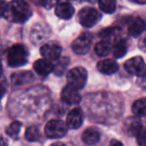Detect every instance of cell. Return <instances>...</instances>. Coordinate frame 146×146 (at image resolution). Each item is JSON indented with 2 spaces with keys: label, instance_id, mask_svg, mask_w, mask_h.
I'll return each instance as SVG.
<instances>
[{
  "label": "cell",
  "instance_id": "19",
  "mask_svg": "<svg viewBox=\"0 0 146 146\" xmlns=\"http://www.w3.org/2000/svg\"><path fill=\"white\" fill-rule=\"evenodd\" d=\"M31 79H33V75L28 71H25V72H17L14 73L12 76H11V80H12V83L15 85H20V84L26 83L29 82Z\"/></svg>",
  "mask_w": 146,
  "mask_h": 146
},
{
  "label": "cell",
  "instance_id": "13",
  "mask_svg": "<svg viewBox=\"0 0 146 146\" xmlns=\"http://www.w3.org/2000/svg\"><path fill=\"white\" fill-rule=\"evenodd\" d=\"M120 33H121V30L118 27H108L100 32L99 36L102 38V40L109 41L110 43L114 45L117 41L121 40Z\"/></svg>",
  "mask_w": 146,
  "mask_h": 146
},
{
  "label": "cell",
  "instance_id": "7",
  "mask_svg": "<svg viewBox=\"0 0 146 146\" xmlns=\"http://www.w3.org/2000/svg\"><path fill=\"white\" fill-rule=\"evenodd\" d=\"M92 43V35L90 33L84 32L79 37L73 41L71 44V48L76 54L84 55L89 51Z\"/></svg>",
  "mask_w": 146,
  "mask_h": 146
},
{
  "label": "cell",
  "instance_id": "28",
  "mask_svg": "<svg viewBox=\"0 0 146 146\" xmlns=\"http://www.w3.org/2000/svg\"><path fill=\"white\" fill-rule=\"evenodd\" d=\"M136 137H137V142L139 146H146V129L143 128Z\"/></svg>",
  "mask_w": 146,
  "mask_h": 146
},
{
  "label": "cell",
  "instance_id": "26",
  "mask_svg": "<svg viewBox=\"0 0 146 146\" xmlns=\"http://www.w3.org/2000/svg\"><path fill=\"white\" fill-rule=\"evenodd\" d=\"M21 126H22V124L19 121H13L12 123L7 127V129H6L7 135H9L12 138H15L19 134V132H20Z\"/></svg>",
  "mask_w": 146,
  "mask_h": 146
},
{
  "label": "cell",
  "instance_id": "37",
  "mask_svg": "<svg viewBox=\"0 0 146 146\" xmlns=\"http://www.w3.org/2000/svg\"><path fill=\"white\" fill-rule=\"evenodd\" d=\"M88 1L91 3H94V2H96V1H98V0H88Z\"/></svg>",
  "mask_w": 146,
  "mask_h": 146
},
{
  "label": "cell",
  "instance_id": "8",
  "mask_svg": "<svg viewBox=\"0 0 146 146\" xmlns=\"http://www.w3.org/2000/svg\"><path fill=\"white\" fill-rule=\"evenodd\" d=\"M62 48L56 42H46L40 48V53L45 59L49 61H54L60 58Z\"/></svg>",
  "mask_w": 146,
  "mask_h": 146
},
{
  "label": "cell",
  "instance_id": "25",
  "mask_svg": "<svg viewBox=\"0 0 146 146\" xmlns=\"http://www.w3.org/2000/svg\"><path fill=\"white\" fill-rule=\"evenodd\" d=\"M25 137L28 141L35 142L40 139V132L36 126H29L25 131Z\"/></svg>",
  "mask_w": 146,
  "mask_h": 146
},
{
  "label": "cell",
  "instance_id": "18",
  "mask_svg": "<svg viewBox=\"0 0 146 146\" xmlns=\"http://www.w3.org/2000/svg\"><path fill=\"white\" fill-rule=\"evenodd\" d=\"M132 112L137 117H146V98L136 100L132 105Z\"/></svg>",
  "mask_w": 146,
  "mask_h": 146
},
{
  "label": "cell",
  "instance_id": "2",
  "mask_svg": "<svg viewBox=\"0 0 146 146\" xmlns=\"http://www.w3.org/2000/svg\"><path fill=\"white\" fill-rule=\"evenodd\" d=\"M28 51L22 44H15L7 52V62L11 67H19L26 64Z\"/></svg>",
  "mask_w": 146,
  "mask_h": 146
},
{
  "label": "cell",
  "instance_id": "4",
  "mask_svg": "<svg viewBox=\"0 0 146 146\" xmlns=\"http://www.w3.org/2000/svg\"><path fill=\"white\" fill-rule=\"evenodd\" d=\"M67 81L69 85L76 89H82L87 81V71L83 67L72 68L67 73Z\"/></svg>",
  "mask_w": 146,
  "mask_h": 146
},
{
  "label": "cell",
  "instance_id": "3",
  "mask_svg": "<svg viewBox=\"0 0 146 146\" xmlns=\"http://www.w3.org/2000/svg\"><path fill=\"white\" fill-rule=\"evenodd\" d=\"M68 126L59 119H52L45 125V134L51 139H59L66 135Z\"/></svg>",
  "mask_w": 146,
  "mask_h": 146
},
{
  "label": "cell",
  "instance_id": "32",
  "mask_svg": "<svg viewBox=\"0 0 146 146\" xmlns=\"http://www.w3.org/2000/svg\"><path fill=\"white\" fill-rule=\"evenodd\" d=\"M5 92H6V89H5V87L2 85V84L0 83V99L3 97V96L5 95Z\"/></svg>",
  "mask_w": 146,
  "mask_h": 146
},
{
  "label": "cell",
  "instance_id": "15",
  "mask_svg": "<svg viewBox=\"0 0 146 146\" xmlns=\"http://www.w3.org/2000/svg\"><path fill=\"white\" fill-rule=\"evenodd\" d=\"M97 69L103 74L111 75L118 70V64L113 59H103L97 63Z\"/></svg>",
  "mask_w": 146,
  "mask_h": 146
},
{
  "label": "cell",
  "instance_id": "12",
  "mask_svg": "<svg viewBox=\"0 0 146 146\" xmlns=\"http://www.w3.org/2000/svg\"><path fill=\"white\" fill-rule=\"evenodd\" d=\"M33 68H34L35 72L37 74H39L41 76H46L53 71L54 65L51 63V61L43 58V59H38V60L35 61L34 65H33Z\"/></svg>",
  "mask_w": 146,
  "mask_h": 146
},
{
  "label": "cell",
  "instance_id": "6",
  "mask_svg": "<svg viewBox=\"0 0 146 146\" xmlns=\"http://www.w3.org/2000/svg\"><path fill=\"white\" fill-rule=\"evenodd\" d=\"M124 68L128 73L135 76H146V63L140 56H135L128 59L124 63Z\"/></svg>",
  "mask_w": 146,
  "mask_h": 146
},
{
  "label": "cell",
  "instance_id": "22",
  "mask_svg": "<svg viewBox=\"0 0 146 146\" xmlns=\"http://www.w3.org/2000/svg\"><path fill=\"white\" fill-rule=\"evenodd\" d=\"M45 37H46V30H45L41 25L37 24L36 26L32 29V31H31L30 38L32 39L34 43H37L38 41L40 42Z\"/></svg>",
  "mask_w": 146,
  "mask_h": 146
},
{
  "label": "cell",
  "instance_id": "31",
  "mask_svg": "<svg viewBox=\"0 0 146 146\" xmlns=\"http://www.w3.org/2000/svg\"><path fill=\"white\" fill-rule=\"evenodd\" d=\"M109 146H123V144H122L120 141H118V140L113 139L111 142H110V145Z\"/></svg>",
  "mask_w": 146,
  "mask_h": 146
},
{
  "label": "cell",
  "instance_id": "21",
  "mask_svg": "<svg viewBox=\"0 0 146 146\" xmlns=\"http://www.w3.org/2000/svg\"><path fill=\"white\" fill-rule=\"evenodd\" d=\"M126 52H127V44L123 39L117 41L113 45V55L115 58H121L126 54Z\"/></svg>",
  "mask_w": 146,
  "mask_h": 146
},
{
  "label": "cell",
  "instance_id": "1",
  "mask_svg": "<svg viewBox=\"0 0 146 146\" xmlns=\"http://www.w3.org/2000/svg\"><path fill=\"white\" fill-rule=\"evenodd\" d=\"M32 15V11L28 3L24 0H13L7 5L5 10V18L11 22L23 23Z\"/></svg>",
  "mask_w": 146,
  "mask_h": 146
},
{
  "label": "cell",
  "instance_id": "36",
  "mask_svg": "<svg viewBox=\"0 0 146 146\" xmlns=\"http://www.w3.org/2000/svg\"><path fill=\"white\" fill-rule=\"evenodd\" d=\"M2 72V63H1V60H0V74Z\"/></svg>",
  "mask_w": 146,
  "mask_h": 146
},
{
  "label": "cell",
  "instance_id": "33",
  "mask_svg": "<svg viewBox=\"0 0 146 146\" xmlns=\"http://www.w3.org/2000/svg\"><path fill=\"white\" fill-rule=\"evenodd\" d=\"M0 146H7V141L3 136H0Z\"/></svg>",
  "mask_w": 146,
  "mask_h": 146
},
{
  "label": "cell",
  "instance_id": "35",
  "mask_svg": "<svg viewBox=\"0 0 146 146\" xmlns=\"http://www.w3.org/2000/svg\"><path fill=\"white\" fill-rule=\"evenodd\" d=\"M51 146H65V144L60 143V142H56V143H53Z\"/></svg>",
  "mask_w": 146,
  "mask_h": 146
},
{
  "label": "cell",
  "instance_id": "34",
  "mask_svg": "<svg viewBox=\"0 0 146 146\" xmlns=\"http://www.w3.org/2000/svg\"><path fill=\"white\" fill-rule=\"evenodd\" d=\"M132 1L138 4H146V0H132Z\"/></svg>",
  "mask_w": 146,
  "mask_h": 146
},
{
  "label": "cell",
  "instance_id": "27",
  "mask_svg": "<svg viewBox=\"0 0 146 146\" xmlns=\"http://www.w3.org/2000/svg\"><path fill=\"white\" fill-rule=\"evenodd\" d=\"M58 1L59 0H38V2L40 3L43 7H45V8H47V9L54 7L55 5L57 4Z\"/></svg>",
  "mask_w": 146,
  "mask_h": 146
},
{
  "label": "cell",
  "instance_id": "30",
  "mask_svg": "<svg viewBox=\"0 0 146 146\" xmlns=\"http://www.w3.org/2000/svg\"><path fill=\"white\" fill-rule=\"evenodd\" d=\"M139 46L142 48V50L145 51V52H146V35L143 37V39L141 40V42H140Z\"/></svg>",
  "mask_w": 146,
  "mask_h": 146
},
{
  "label": "cell",
  "instance_id": "29",
  "mask_svg": "<svg viewBox=\"0 0 146 146\" xmlns=\"http://www.w3.org/2000/svg\"><path fill=\"white\" fill-rule=\"evenodd\" d=\"M6 7H7V4H6V2H5V0H0V17L4 16Z\"/></svg>",
  "mask_w": 146,
  "mask_h": 146
},
{
  "label": "cell",
  "instance_id": "16",
  "mask_svg": "<svg viewBox=\"0 0 146 146\" xmlns=\"http://www.w3.org/2000/svg\"><path fill=\"white\" fill-rule=\"evenodd\" d=\"M55 14L60 19L67 20V19H70L73 16V14H74V8H73V6L70 3H67V2L59 3L55 7Z\"/></svg>",
  "mask_w": 146,
  "mask_h": 146
},
{
  "label": "cell",
  "instance_id": "5",
  "mask_svg": "<svg viewBox=\"0 0 146 146\" xmlns=\"http://www.w3.org/2000/svg\"><path fill=\"white\" fill-rule=\"evenodd\" d=\"M101 14L93 7H84L78 13V21L84 27H92L99 22Z\"/></svg>",
  "mask_w": 146,
  "mask_h": 146
},
{
  "label": "cell",
  "instance_id": "24",
  "mask_svg": "<svg viewBox=\"0 0 146 146\" xmlns=\"http://www.w3.org/2000/svg\"><path fill=\"white\" fill-rule=\"evenodd\" d=\"M56 61L57 62L55 63L53 71L55 72L56 75H62L69 64V59L67 57H61V58L57 59Z\"/></svg>",
  "mask_w": 146,
  "mask_h": 146
},
{
  "label": "cell",
  "instance_id": "23",
  "mask_svg": "<svg viewBox=\"0 0 146 146\" xmlns=\"http://www.w3.org/2000/svg\"><path fill=\"white\" fill-rule=\"evenodd\" d=\"M99 7L105 13H113L116 9V0H98Z\"/></svg>",
  "mask_w": 146,
  "mask_h": 146
},
{
  "label": "cell",
  "instance_id": "14",
  "mask_svg": "<svg viewBox=\"0 0 146 146\" xmlns=\"http://www.w3.org/2000/svg\"><path fill=\"white\" fill-rule=\"evenodd\" d=\"M100 140V132L97 128L89 127L82 133V141L86 145H95Z\"/></svg>",
  "mask_w": 146,
  "mask_h": 146
},
{
  "label": "cell",
  "instance_id": "11",
  "mask_svg": "<svg viewBox=\"0 0 146 146\" xmlns=\"http://www.w3.org/2000/svg\"><path fill=\"white\" fill-rule=\"evenodd\" d=\"M83 122V114L80 108H74L68 113L66 118V124L71 129H78Z\"/></svg>",
  "mask_w": 146,
  "mask_h": 146
},
{
  "label": "cell",
  "instance_id": "9",
  "mask_svg": "<svg viewBox=\"0 0 146 146\" xmlns=\"http://www.w3.org/2000/svg\"><path fill=\"white\" fill-rule=\"evenodd\" d=\"M61 99L67 104H77L81 100V96L79 90L68 84L61 91Z\"/></svg>",
  "mask_w": 146,
  "mask_h": 146
},
{
  "label": "cell",
  "instance_id": "10",
  "mask_svg": "<svg viewBox=\"0 0 146 146\" xmlns=\"http://www.w3.org/2000/svg\"><path fill=\"white\" fill-rule=\"evenodd\" d=\"M124 131L130 136H137L143 129V126L137 116L128 117L124 122Z\"/></svg>",
  "mask_w": 146,
  "mask_h": 146
},
{
  "label": "cell",
  "instance_id": "17",
  "mask_svg": "<svg viewBox=\"0 0 146 146\" xmlns=\"http://www.w3.org/2000/svg\"><path fill=\"white\" fill-rule=\"evenodd\" d=\"M145 29H146V24L143 21V19L137 17V18H134L130 22L129 26H128V32H129V34L131 36L138 37L145 31Z\"/></svg>",
  "mask_w": 146,
  "mask_h": 146
},
{
  "label": "cell",
  "instance_id": "20",
  "mask_svg": "<svg viewBox=\"0 0 146 146\" xmlns=\"http://www.w3.org/2000/svg\"><path fill=\"white\" fill-rule=\"evenodd\" d=\"M111 47H112V43H110L109 41L102 40L95 45V53L98 56L104 57L110 53Z\"/></svg>",
  "mask_w": 146,
  "mask_h": 146
}]
</instances>
